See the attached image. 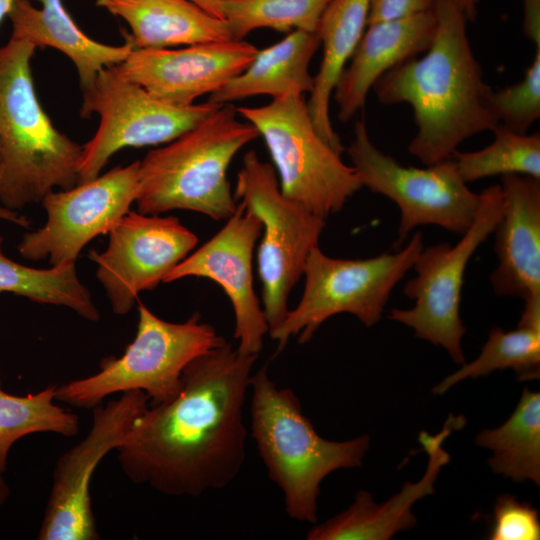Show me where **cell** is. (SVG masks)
I'll return each mask as SVG.
<instances>
[{"label":"cell","mask_w":540,"mask_h":540,"mask_svg":"<svg viewBox=\"0 0 540 540\" xmlns=\"http://www.w3.org/2000/svg\"><path fill=\"white\" fill-rule=\"evenodd\" d=\"M257 358L222 338L193 359L179 394L148 406L116 449L127 478L172 497L229 486L246 459L243 412Z\"/></svg>","instance_id":"cell-1"},{"label":"cell","mask_w":540,"mask_h":540,"mask_svg":"<svg viewBox=\"0 0 540 540\" xmlns=\"http://www.w3.org/2000/svg\"><path fill=\"white\" fill-rule=\"evenodd\" d=\"M430 47L383 74L373 89L383 104L407 103L417 132L408 151L425 166L448 160L458 146L499 120L467 35V19L453 0H435Z\"/></svg>","instance_id":"cell-2"},{"label":"cell","mask_w":540,"mask_h":540,"mask_svg":"<svg viewBox=\"0 0 540 540\" xmlns=\"http://www.w3.org/2000/svg\"><path fill=\"white\" fill-rule=\"evenodd\" d=\"M35 49L12 37L0 47V202L16 211L79 182L82 146L53 125L38 100Z\"/></svg>","instance_id":"cell-3"},{"label":"cell","mask_w":540,"mask_h":540,"mask_svg":"<svg viewBox=\"0 0 540 540\" xmlns=\"http://www.w3.org/2000/svg\"><path fill=\"white\" fill-rule=\"evenodd\" d=\"M249 391L251 436L269 479L282 492L286 514L298 522L317 523L321 482L338 469L361 466L369 437H321L295 392L279 388L266 367L252 374Z\"/></svg>","instance_id":"cell-4"},{"label":"cell","mask_w":540,"mask_h":540,"mask_svg":"<svg viewBox=\"0 0 540 540\" xmlns=\"http://www.w3.org/2000/svg\"><path fill=\"white\" fill-rule=\"evenodd\" d=\"M259 136L251 123L238 120L233 105H220L194 128L149 151L140 161L138 212L190 210L215 220L228 219L237 208L228 167Z\"/></svg>","instance_id":"cell-5"},{"label":"cell","mask_w":540,"mask_h":540,"mask_svg":"<svg viewBox=\"0 0 540 540\" xmlns=\"http://www.w3.org/2000/svg\"><path fill=\"white\" fill-rule=\"evenodd\" d=\"M222 338L212 325L201 321L199 313L173 323L139 302L137 332L124 354L103 359L93 375L56 386L55 399L93 409L112 394L139 390L152 404L167 402L181 391L185 367Z\"/></svg>","instance_id":"cell-6"},{"label":"cell","mask_w":540,"mask_h":540,"mask_svg":"<svg viewBox=\"0 0 540 540\" xmlns=\"http://www.w3.org/2000/svg\"><path fill=\"white\" fill-rule=\"evenodd\" d=\"M237 114L263 137L282 193L327 218L363 188L353 166L341 159L315 130L303 94H288Z\"/></svg>","instance_id":"cell-7"},{"label":"cell","mask_w":540,"mask_h":540,"mask_svg":"<svg viewBox=\"0 0 540 540\" xmlns=\"http://www.w3.org/2000/svg\"><path fill=\"white\" fill-rule=\"evenodd\" d=\"M424 247L421 232L395 253L368 259H339L314 248L305 265L302 297L282 323L269 332L283 349L289 339L310 341L319 327L340 313L354 315L366 327L375 325L396 284L413 267Z\"/></svg>","instance_id":"cell-8"},{"label":"cell","mask_w":540,"mask_h":540,"mask_svg":"<svg viewBox=\"0 0 540 540\" xmlns=\"http://www.w3.org/2000/svg\"><path fill=\"white\" fill-rule=\"evenodd\" d=\"M233 195L261 221L257 265L262 308L271 332L289 311L291 290L303 276L311 251L318 247L326 221L285 196L275 168L261 161L254 150L243 157Z\"/></svg>","instance_id":"cell-9"},{"label":"cell","mask_w":540,"mask_h":540,"mask_svg":"<svg viewBox=\"0 0 540 540\" xmlns=\"http://www.w3.org/2000/svg\"><path fill=\"white\" fill-rule=\"evenodd\" d=\"M80 115L99 117L94 136L82 146L79 183L96 178L110 158L127 147L169 143L194 128L220 105L204 102L175 105L122 77L113 67L102 69L82 90Z\"/></svg>","instance_id":"cell-10"},{"label":"cell","mask_w":540,"mask_h":540,"mask_svg":"<svg viewBox=\"0 0 540 540\" xmlns=\"http://www.w3.org/2000/svg\"><path fill=\"white\" fill-rule=\"evenodd\" d=\"M472 225L455 244L423 247L412 268L416 276L404 294L415 301L410 309L394 308L388 318L413 329L416 337L442 346L454 362L464 364L462 338L466 328L460 317L464 275L477 248L494 232L502 213L500 185L485 188Z\"/></svg>","instance_id":"cell-11"},{"label":"cell","mask_w":540,"mask_h":540,"mask_svg":"<svg viewBox=\"0 0 540 540\" xmlns=\"http://www.w3.org/2000/svg\"><path fill=\"white\" fill-rule=\"evenodd\" d=\"M347 152L362 186L397 204L395 245L401 246L420 225H437L461 235L472 225L480 195L462 180L452 158L425 168L403 166L372 143L362 120L355 124Z\"/></svg>","instance_id":"cell-12"},{"label":"cell","mask_w":540,"mask_h":540,"mask_svg":"<svg viewBox=\"0 0 540 540\" xmlns=\"http://www.w3.org/2000/svg\"><path fill=\"white\" fill-rule=\"evenodd\" d=\"M148 401L146 393L134 390L91 409L88 433L56 462L39 540L100 539L90 493L92 476L101 460L124 443Z\"/></svg>","instance_id":"cell-13"},{"label":"cell","mask_w":540,"mask_h":540,"mask_svg":"<svg viewBox=\"0 0 540 540\" xmlns=\"http://www.w3.org/2000/svg\"><path fill=\"white\" fill-rule=\"evenodd\" d=\"M139 164L117 166L70 189L49 192L41 201L47 221L24 234L20 255L33 261L47 258L52 266L75 263L91 240L108 234L130 211L138 195Z\"/></svg>","instance_id":"cell-14"},{"label":"cell","mask_w":540,"mask_h":540,"mask_svg":"<svg viewBox=\"0 0 540 540\" xmlns=\"http://www.w3.org/2000/svg\"><path fill=\"white\" fill-rule=\"evenodd\" d=\"M107 248L89 258L117 315L129 313L138 294L151 290L196 247L197 236L175 216L129 211L109 231Z\"/></svg>","instance_id":"cell-15"},{"label":"cell","mask_w":540,"mask_h":540,"mask_svg":"<svg viewBox=\"0 0 540 540\" xmlns=\"http://www.w3.org/2000/svg\"><path fill=\"white\" fill-rule=\"evenodd\" d=\"M261 221L242 203L226 224L205 244L185 257L164 278V283L187 277L216 282L229 298L235 316L237 349L259 355L269 332L262 305L253 288L252 259L261 234Z\"/></svg>","instance_id":"cell-16"},{"label":"cell","mask_w":540,"mask_h":540,"mask_svg":"<svg viewBox=\"0 0 540 540\" xmlns=\"http://www.w3.org/2000/svg\"><path fill=\"white\" fill-rule=\"evenodd\" d=\"M257 52L253 44L232 39L178 49H134L114 68L165 102L191 105L242 73Z\"/></svg>","instance_id":"cell-17"},{"label":"cell","mask_w":540,"mask_h":540,"mask_svg":"<svg viewBox=\"0 0 540 540\" xmlns=\"http://www.w3.org/2000/svg\"><path fill=\"white\" fill-rule=\"evenodd\" d=\"M502 213L494 229L498 265L490 276L498 296L540 307V179L501 176Z\"/></svg>","instance_id":"cell-18"},{"label":"cell","mask_w":540,"mask_h":540,"mask_svg":"<svg viewBox=\"0 0 540 540\" xmlns=\"http://www.w3.org/2000/svg\"><path fill=\"white\" fill-rule=\"evenodd\" d=\"M465 425L462 416H449L436 435L426 431L419 434V442L429 457L423 477L416 483L405 482L401 491L384 503H376L372 495L360 490L354 502L344 511L314 525L306 534L307 540H387L395 533L415 526L413 504L434 493V484L441 468L448 464L450 455L443 449L444 440L454 429Z\"/></svg>","instance_id":"cell-19"},{"label":"cell","mask_w":540,"mask_h":540,"mask_svg":"<svg viewBox=\"0 0 540 540\" xmlns=\"http://www.w3.org/2000/svg\"><path fill=\"white\" fill-rule=\"evenodd\" d=\"M436 25L433 9L367 25L350 65L342 71L333 91L339 120L348 121L364 107L370 89L383 74L425 52L433 41Z\"/></svg>","instance_id":"cell-20"},{"label":"cell","mask_w":540,"mask_h":540,"mask_svg":"<svg viewBox=\"0 0 540 540\" xmlns=\"http://www.w3.org/2000/svg\"><path fill=\"white\" fill-rule=\"evenodd\" d=\"M15 0L8 15L11 37L37 47H51L65 54L74 64L81 89L92 85L104 68L123 62L135 49L130 40L122 45H108L86 35L65 9L62 0Z\"/></svg>","instance_id":"cell-21"},{"label":"cell","mask_w":540,"mask_h":540,"mask_svg":"<svg viewBox=\"0 0 540 540\" xmlns=\"http://www.w3.org/2000/svg\"><path fill=\"white\" fill-rule=\"evenodd\" d=\"M95 4L129 25L131 34L126 37L135 49L231 39L225 20L190 0H96Z\"/></svg>","instance_id":"cell-22"},{"label":"cell","mask_w":540,"mask_h":540,"mask_svg":"<svg viewBox=\"0 0 540 540\" xmlns=\"http://www.w3.org/2000/svg\"><path fill=\"white\" fill-rule=\"evenodd\" d=\"M370 5L371 0H332L317 29L323 56L307 107L319 136L339 154L345 148L332 127L330 98L346 62L352 57L365 32Z\"/></svg>","instance_id":"cell-23"},{"label":"cell","mask_w":540,"mask_h":540,"mask_svg":"<svg viewBox=\"0 0 540 540\" xmlns=\"http://www.w3.org/2000/svg\"><path fill=\"white\" fill-rule=\"evenodd\" d=\"M320 45L317 32L291 31L282 40L258 50L247 68L210 94L208 101L226 104L256 95L275 99L292 93H311L314 77L309 65Z\"/></svg>","instance_id":"cell-24"},{"label":"cell","mask_w":540,"mask_h":540,"mask_svg":"<svg viewBox=\"0 0 540 540\" xmlns=\"http://www.w3.org/2000/svg\"><path fill=\"white\" fill-rule=\"evenodd\" d=\"M476 444L493 452V472L515 482L540 485V393L524 388L511 416L495 429L481 431Z\"/></svg>","instance_id":"cell-25"},{"label":"cell","mask_w":540,"mask_h":540,"mask_svg":"<svg viewBox=\"0 0 540 540\" xmlns=\"http://www.w3.org/2000/svg\"><path fill=\"white\" fill-rule=\"evenodd\" d=\"M0 235V293L23 296L33 302L64 306L82 318L97 322L100 313L87 287L80 281L75 263L38 269L20 264L3 252Z\"/></svg>","instance_id":"cell-26"},{"label":"cell","mask_w":540,"mask_h":540,"mask_svg":"<svg viewBox=\"0 0 540 540\" xmlns=\"http://www.w3.org/2000/svg\"><path fill=\"white\" fill-rule=\"evenodd\" d=\"M503 369H514L519 380L539 378L540 318L521 316L517 327L510 331L493 327L479 356L443 379L433 393L443 394L464 379Z\"/></svg>","instance_id":"cell-27"},{"label":"cell","mask_w":540,"mask_h":540,"mask_svg":"<svg viewBox=\"0 0 540 540\" xmlns=\"http://www.w3.org/2000/svg\"><path fill=\"white\" fill-rule=\"evenodd\" d=\"M56 386L15 396L1 389L0 374V474L6 470L10 449L22 437L42 432L65 437L78 434V416L54 403Z\"/></svg>","instance_id":"cell-28"},{"label":"cell","mask_w":540,"mask_h":540,"mask_svg":"<svg viewBox=\"0 0 540 540\" xmlns=\"http://www.w3.org/2000/svg\"><path fill=\"white\" fill-rule=\"evenodd\" d=\"M493 141L473 152L455 151L452 159L465 183L485 177L518 174L540 179V133L521 134L502 124L492 130Z\"/></svg>","instance_id":"cell-29"},{"label":"cell","mask_w":540,"mask_h":540,"mask_svg":"<svg viewBox=\"0 0 540 540\" xmlns=\"http://www.w3.org/2000/svg\"><path fill=\"white\" fill-rule=\"evenodd\" d=\"M332 0H222V12L232 40H244L251 31L270 28L289 33L317 32Z\"/></svg>","instance_id":"cell-30"},{"label":"cell","mask_w":540,"mask_h":540,"mask_svg":"<svg viewBox=\"0 0 540 540\" xmlns=\"http://www.w3.org/2000/svg\"><path fill=\"white\" fill-rule=\"evenodd\" d=\"M499 123L521 134L540 117V48L522 81L492 93Z\"/></svg>","instance_id":"cell-31"},{"label":"cell","mask_w":540,"mask_h":540,"mask_svg":"<svg viewBox=\"0 0 540 540\" xmlns=\"http://www.w3.org/2000/svg\"><path fill=\"white\" fill-rule=\"evenodd\" d=\"M490 540H539V512L528 502L504 494L497 498L493 510Z\"/></svg>","instance_id":"cell-32"},{"label":"cell","mask_w":540,"mask_h":540,"mask_svg":"<svg viewBox=\"0 0 540 540\" xmlns=\"http://www.w3.org/2000/svg\"><path fill=\"white\" fill-rule=\"evenodd\" d=\"M435 0H371L368 25L421 14L433 9Z\"/></svg>","instance_id":"cell-33"},{"label":"cell","mask_w":540,"mask_h":540,"mask_svg":"<svg viewBox=\"0 0 540 540\" xmlns=\"http://www.w3.org/2000/svg\"><path fill=\"white\" fill-rule=\"evenodd\" d=\"M0 219L17 224L21 227L28 228L30 226L29 219L21 215L18 211L0 206Z\"/></svg>","instance_id":"cell-34"},{"label":"cell","mask_w":540,"mask_h":540,"mask_svg":"<svg viewBox=\"0 0 540 540\" xmlns=\"http://www.w3.org/2000/svg\"><path fill=\"white\" fill-rule=\"evenodd\" d=\"M209 14L224 20L222 12V0H190Z\"/></svg>","instance_id":"cell-35"},{"label":"cell","mask_w":540,"mask_h":540,"mask_svg":"<svg viewBox=\"0 0 540 540\" xmlns=\"http://www.w3.org/2000/svg\"><path fill=\"white\" fill-rule=\"evenodd\" d=\"M469 21H474L477 16L479 0H453Z\"/></svg>","instance_id":"cell-36"},{"label":"cell","mask_w":540,"mask_h":540,"mask_svg":"<svg viewBox=\"0 0 540 540\" xmlns=\"http://www.w3.org/2000/svg\"><path fill=\"white\" fill-rule=\"evenodd\" d=\"M15 0H0V24L8 17Z\"/></svg>","instance_id":"cell-37"},{"label":"cell","mask_w":540,"mask_h":540,"mask_svg":"<svg viewBox=\"0 0 540 540\" xmlns=\"http://www.w3.org/2000/svg\"><path fill=\"white\" fill-rule=\"evenodd\" d=\"M9 496V487L3 478V474H0V505H2Z\"/></svg>","instance_id":"cell-38"},{"label":"cell","mask_w":540,"mask_h":540,"mask_svg":"<svg viewBox=\"0 0 540 540\" xmlns=\"http://www.w3.org/2000/svg\"><path fill=\"white\" fill-rule=\"evenodd\" d=\"M1 177H2V158H1V149H0V185H1Z\"/></svg>","instance_id":"cell-39"},{"label":"cell","mask_w":540,"mask_h":540,"mask_svg":"<svg viewBox=\"0 0 540 540\" xmlns=\"http://www.w3.org/2000/svg\"><path fill=\"white\" fill-rule=\"evenodd\" d=\"M540 2V0H524V3Z\"/></svg>","instance_id":"cell-40"}]
</instances>
